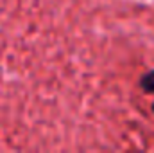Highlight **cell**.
<instances>
[{"instance_id": "6da1fadb", "label": "cell", "mask_w": 154, "mask_h": 153, "mask_svg": "<svg viewBox=\"0 0 154 153\" xmlns=\"http://www.w3.org/2000/svg\"><path fill=\"white\" fill-rule=\"evenodd\" d=\"M142 86L145 92H154V70L142 77Z\"/></svg>"}]
</instances>
